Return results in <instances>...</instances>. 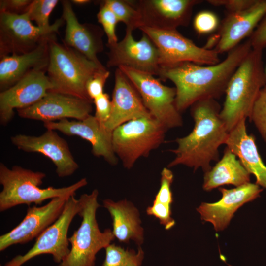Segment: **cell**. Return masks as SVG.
<instances>
[{
  "mask_svg": "<svg viewBox=\"0 0 266 266\" xmlns=\"http://www.w3.org/2000/svg\"><path fill=\"white\" fill-rule=\"evenodd\" d=\"M252 49L248 40L229 51L223 61L215 65L183 62L161 67L159 79L174 84L175 105L181 112L197 101L215 100L225 93L231 77Z\"/></svg>",
  "mask_w": 266,
  "mask_h": 266,
  "instance_id": "cell-1",
  "label": "cell"
},
{
  "mask_svg": "<svg viewBox=\"0 0 266 266\" xmlns=\"http://www.w3.org/2000/svg\"><path fill=\"white\" fill-rule=\"evenodd\" d=\"M195 125L187 136L176 139V149L170 151L175 158L167 165L170 168L182 165L194 170H209L212 161L219 160V147L225 144L229 132L220 116L221 107L214 99L200 100L191 106Z\"/></svg>",
  "mask_w": 266,
  "mask_h": 266,
  "instance_id": "cell-2",
  "label": "cell"
},
{
  "mask_svg": "<svg viewBox=\"0 0 266 266\" xmlns=\"http://www.w3.org/2000/svg\"><path fill=\"white\" fill-rule=\"evenodd\" d=\"M266 85L262 51L252 49L231 77L220 116L230 132L241 120L250 118L256 100Z\"/></svg>",
  "mask_w": 266,
  "mask_h": 266,
  "instance_id": "cell-3",
  "label": "cell"
},
{
  "mask_svg": "<svg viewBox=\"0 0 266 266\" xmlns=\"http://www.w3.org/2000/svg\"><path fill=\"white\" fill-rule=\"evenodd\" d=\"M46 174L15 166L8 168L0 163V183L2 190L0 193V211L3 212L16 206L32 203L40 205L44 201L57 197L70 198L88 182L83 178L67 187L41 188Z\"/></svg>",
  "mask_w": 266,
  "mask_h": 266,
  "instance_id": "cell-4",
  "label": "cell"
},
{
  "mask_svg": "<svg viewBox=\"0 0 266 266\" xmlns=\"http://www.w3.org/2000/svg\"><path fill=\"white\" fill-rule=\"evenodd\" d=\"M49 61L46 72L56 92L92 101L86 84L99 70L104 69L74 49L57 41L56 35L48 40Z\"/></svg>",
  "mask_w": 266,
  "mask_h": 266,
  "instance_id": "cell-5",
  "label": "cell"
},
{
  "mask_svg": "<svg viewBox=\"0 0 266 266\" xmlns=\"http://www.w3.org/2000/svg\"><path fill=\"white\" fill-rule=\"evenodd\" d=\"M98 195V190L94 189L80 197L82 207L78 215L82 221L68 238L71 245L68 254L58 266H94L98 252L115 239L110 229L101 232L99 228L96 219L97 210L100 206Z\"/></svg>",
  "mask_w": 266,
  "mask_h": 266,
  "instance_id": "cell-6",
  "label": "cell"
},
{
  "mask_svg": "<svg viewBox=\"0 0 266 266\" xmlns=\"http://www.w3.org/2000/svg\"><path fill=\"white\" fill-rule=\"evenodd\" d=\"M167 130L152 117L127 122L112 132L114 152L124 166L130 169L142 157H148L164 141Z\"/></svg>",
  "mask_w": 266,
  "mask_h": 266,
  "instance_id": "cell-7",
  "label": "cell"
},
{
  "mask_svg": "<svg viewBox=\"0 0 266 266\" xmlns=\"http://www.w3.org/2000/svg\"><path fill=\"white\" fill-rule=\"evenodd\" d=\"M62 17L46 28L33 25L27 14L0 13V57L22 54L36 48L58 33Z\"/></svg>",
  "mask_w": 266,
  "mask_h": 266,
  "instance_id": "cell-8",
  "label": "cell"
},
{
  "mask_svg": "<svg viewBox=\"0 0 266 266\" xmlns=\"http://www.w3.org/2000/svg\"><path fill=\"white\" fill-rule=\"evenodd\" d=\"M139 94L152 117L167 130L182 125L180 112L175 105L176 89L163 84L150 74L125 66L118 67Z\"/></svg>",
  "mask_w": 266,
  "mask_h": 266,
  "instance_id": "cell-9",
  "label": "cell"
},
{
  "mask_svg": "<svg viewBox=\"0 0 266 266\" xmlns=\"http://www.w3.org/2000/svg\"><path fill=\"white\" fill-rule=\"evenodd\" d=\"M81 207L80 199L74 196L70 197L60 217L36 238L33 246L25 254L17 255L3 266H21L31 259L45 254L51 255L54 262L60 264L70 251L68 231Z\"/></svg>",
  "mask_w": 266,
  "mask_h": 266,
  "instance_id": "cell-10",
  "label": "cell"
},
{
  "mask_svg": "<svg viewBox=\"0 0 266 266\" xmlns=\"http://www.w3.org/2000/svg\"><path fill=\"white\" fill-rule=\"evenodd\" d=\"M139 29L147 34L157 47L161 67L183 62L212 65L220 62L219 54L214 49L198 46L177 30H162L146 27Z\"/></svg>",
  "mask_w": 266,
  "mask_h": 266,
  "instance_id": "cell-11",
  "label": "cell"
},
{
  "mask_svg": "<svg viewBox=\"0 0 266 266\" xmlns=\"http://www.w3.org/2000/svg\"><path fill=\"white\" fill-rule=\"evenodd\" d=\"M133 31L126 28L122 40L113 46H107L109 50L107 66L117 68L125 66L158 76L161 66L157 47L144 33L140 40H135Z\"/></svg>",
  "mask_w": 266,
  "mask_h": 266,
  "instance_id": "cell-12",
  "label": "cell"
},
{
  "mask_svg": "<svg viewBox=\"0 0 266 266\" xmlns=\"http://www.w3.org/2000/svg\"><path fill=\"white\" fill-rule=\"evenodd\" d=\"M46 69H34L9 88L0 93V122L6 125L13 119L14 110L35 104L53 89Z\"/></svg>",
  "mask_w": 266,
  "mask_h": 266,
  "instance_id": "cell-13",
  "label": "cell"
},
{
  "mask_svg": "<svg viewBox=\"0 0 266 266\" xmlns=\"http://www.w3.org/2000/svg\"><path fill=\"white\" fill-rule=\"evenodd\" d=\"M93 102L72 96L49 91L35 104L16 111L21 118L44 123L68 118L81 120L91 115Z\"/></svg>",
  "mask_w": 266,
  "mask_h": 266,
  "instance_id": "cell-14",
  "label": "cell"
},
{
  "mask_svg": "<svg viewBox=\"0 0 266 266\" xmlns=\"http://www.w3.org/2000/svg\"><path fill=\"white\" fill-rule=\"evenodd\" d=\"M10 140L19 150L40 153L50 159L55 165L59 177L71 176L79 168L68 143L56 131L47 130L39 136L18 134L12 136Z\"/></svg>",
  "mask_w": 266,
  "mask_h": 266,
  "instance_id": "cell-15",
  "label": "cell"
},
{
  "mask_svg": "<svg viewBox=\"0 0 266 266\" xmlns=\"http://www.w3.org/2000/svg\"><path fill=\"white\" fill-rule=\"evenodd\" d=\"M69 198L57 197L44 205L29 207L22 221L10 231L0 235V251L36 238L60 217Z\"/></svg>",
  "mask_w": 266,
  "mask_h": 266,
  "instance_id": "cell-16",
  "label": "cell"
},
{
  "mask_svg": "<svg viewBox=\"0 0 266 266\" xmlns=\"http://www.w3.org/2000/svg\"><path fill=\"white\" fill-rule=\"evenodd\" d=\"M201 1L199 0H140L133 2L140 14L141 27L165 30H177L179 27L187 26L194 7Z\"/></svg>",
  "mask_w": 266,
  "mask_h": 266,
  "instance_id": "cell-17",
  "label": "cell"
},
{
  "mask_svg": "<svg viewBox=\"0 0 266 266\" xmlns=\"http://www.w3.org/2000/svg\"><path fill=\"white\" fill-rule=\"evenodd\" d=\"M43 124L47 130L58 131L64 134L77 136L88 141L91 144L92 153L95 156L102 157L113 166L117 164L118 158L112 146V132L107 130L95 116L90 115L81 120L65 119Z\"/></svg>",
  "mask_w": 266,
  "mask_h": 266,
  "instance_id": "cell-18",
  "label": "cell"
},
{
  "mask_svg": "<svg viewBox=\"0 0 266 266\" xmlns=\"http://www.w3.org/2000/svg\"><path fill=\"white\" fill-rule=\"evenodd\" d=\"M222 196L214 203H202L197 211L201 219L211 223L216 231L225 229L234 213L244 204L253 201L262 191L257 184L248 183L232 189L220 188Z\"/></svg>",
  "mask_w": 266,
  "mask_h": 266,
  "instance_id": "cell-19",
  "label": "cell"
},
{
  "mask_svg": "<svg viewBox=\"0 0 266 266\" xmlns=\"http://www.w3.org/2000/svg\"><path fill=\"white\" fill-rule=\"evenodd\" d=\"M62 17L66 24L64 43L81 53L98 66L104 67L98 58L103 50L104 31L100 27L89 23H80L71 2L62 1Z\"/></svg>",
  "mask_w": 266,
  "mask_h": 266,
  "instance_id": "cell-20",
  "label": "cell"
},
{
  "mask_svg": "<svg viewBox=\"0 0 266 266\" xmlns=\"http://www.w3.org/2000/svg\"><path fill=\"white\" fill-rule=\"evenodd\" d=\"M112 109L108 120L103 123L110 131L130 121L152 117L134 86L118 68L115 72Z\"/></svg>",
  "mask_w": 266,
  "mask_h": 266,
  "instance_id": "cell-21",
  "label": "cell"
},
{
  "mask_svg": "<svg viewBox=\"0 0 266 266\" xmlns=\"http://www.w3.org/2000/svg\"><path fill=\"white\" fill-rule=\"evenodd\" d=\"M266 13V0H256L248 8L229 13L222 21L214 50L218 54L229 52L250 36Z\"/></svg>",
  "mask_w": 266,
  "mask_h": 266,
  "instance_id": "cell-22",
  "label": "cell"
},
{
  "mask_svg": "<svg viewBox=\"0 0 266 266\" xmlns=\"http://www.w3.org/2000/svg\"><path fill=\"white\" fill-rule=\"evenodd\" d=\"M48 40L42 42L30 52L0 58L1 92L12 86L33 70L47 69L49 61Z\"/></svg>",
  "mask_w": 266,
  "mask_h": 266,
  "instance_id": "cell-23",
  "label": "cell"
},
{
  "mask_svg": "<svg viewBox=\"0 0 266 266\" xmlns=\"http://www.w3.org/2000/svg\"><path fill=\"white\" fill-rule=\"evenodd\" d=\"M246 119L241 120L229 133L225 144L238 157L259 186L266 189V166L258 152L255 136L248 134Z\"/></svg>",
  "mask_w": 266,
  "mask_h": 266,
  "instance_id": "cell-24",
  "label": "cell"
},
{
  "mask_svg": "<svg viewBox=\"0 0 266 266\" xmlns=\"http://www.w3.org/2000/svg\"><path fill=\"white\" fill-rule=\"evenodd\" d=\"M103 204L111 215L115 237L125 243L133 240L140 247L144 242V232L138 209L126 200L115 202L106 199Z\"/></svg>",
  "mask_w": 266,
  "mask_h": 266,
  "instance_id": "cell-25",
  "label": "cell"
},
{
  "mask_svg": "<svg viewBox=\"0 0 266 266\" xmlns=\"http://www.w3.org/2000/svg\"><path fill=\"white\" fill-rule=\"evenodd\" d=\"M250 175L236 156L226 147L222 158L205 172L203 188L209 191L225 185L238 187L250 183Z\"/></svg>",
  "mask_w": 266,
  "mask_h": 266,
  "instance_id": "cell-26",
  "label": "cell"
},
{
  "mask_svg": "<svg viewBox=\"0 0 266 266\" xmlns=\"http://www.w3.org/2000/svg\"><path fill=\"white\" fill-rule=\"evenodd\" d=\"M105 249V258L101 266H141L144 257L141 247L136 252L113 243Z\"/></svg>",
  "mask_w": 266,
  "mask_h": 266,
  "instance_id": "cell-27",
  "label": "cell"
},
{
  "mask_svg": "<svg viewBox=\"0 0 266 266\" xmlns=\"http://www.w3.org/2000/svg\"><path fill=\"white\" fill-rule=\"evenodd\" d=\"M102 3L114 13L119 22L125 24L127 29L133 31L141 27L140 14L134 5L133 1L105 0Z\"/></svg>",
  "mask_w": 266,
  "mask_h": 266,
  "instance_id": "cell-28",
  "label": "cell"
},
{
  "mask_svg": "<svg viewBox=\"0 0 266 266\" xmlns=\"http://www.w3.org/2000/svg\"><path fill=\"white\" fill-rule=\"evenodd\" d=\"M59 2L58 0H34L28 6L26 13L36 26L41 28L49 27V17Z\"/></svg>",
  "mask_w": 266,
  "mask_h": 266,
  "instance_id": "cell-29",
  "label": "cell"
},
{
  "mask_svg": "<svg viewBox=\"0 0 266 266\" xmlns=\"http://www.w3.org/2000/svg\"><path fill=\"white\" fill-rule=\"evenodd\" d=\"M98 22L102 25L103 30L107 38V46L116 44L118 41L116 33V27L119 22L114 13L102 2L97 15Z\"/></svg>",
  "mask_w": 266,
  "mask_h": 266,
  "instance_id": "cell-30",
  "label": "cell"
},
{
  "mask_svg": "<svg viewBox=\"0 0 266 266\" xmlns=\"http://www.w3.org/2000/svg\"><path fill=\"white\" fill-rule=\"evenodd\" d=\"M249 120L254 123L262 137L266 141V85L259 93Z\"/></svg>",
  "mask_w": 266,
  "mask_h": 266,
  "instance_id": "cell-31",
  "label": "cell"
},
{
  "mask_svg": "<svg viewBox=\"0 0 266 266\" xmlns=\"http://www.w3.org/2000/svg\"><path fill=\"white\" fill-rule=\"evenodd\" d=\"M173 174L168 167H164L161 173L160 186L155 195L154 202L171 206L173 201L171 186L173 181Z\"/></svg>",
  "mask_w": 266,
  "mask_h": 266,
  "instance_id": "cell-32",
  "label": "cell"
},
{
  "mask_svg": "<svg viewBox=\"0 0 266 266\" xmlns=\"http://www.w3.org/2000/svg\"><path fill=\"white\" fill-rule=\"evenodd\" d=\"M219 24L217 15L209 10L199 12L193 21L194 28L200 34H206L214 32L218 27Z\"/></svg>",
  "mask_w": 266,
  "mask_h": 266,
  "instance_id": "cell-33",
  "label": "cell"
},
{
  "mask_svg": "<svg viewBox=\"0 0 266 266\" xmlns=\"http://www.w3.org/2000/svg\"><path fill=\"white\" fill-rule=\"evenodd\" d=\"M110 72L106 68L100 69L96 72L88 80L86 84L87 94L93 101L102 95Z\"/></svg>",
  "mask_w": 266,
  "mask_h": 266,
  "instance_id": "cell-34",
  "label": "cell"
},
{
  "mask_svg": "<svg viewBox=\"0 0 266 266\" xmlns=\"http://www.w3.org/2000/svg\"><path fill=\"white\" fill-rule=\"evenodd\" d=\"M146 213L158 219L166 230H169L175 225V220L171 217V206L153 201L152 205L147 208Z\"/></svg>",
  "mask_w": 266,
  "mask_h": 266,
  "instance_id": "cell-35",
  "label": "cell"
},
{
  "mask_svg": "<svg viewBox=\"0 0 266 266\" xmlns=\"http://www.w3.org/2000/svg\"><path fill=\"white\" fill-rule=\"evenodd\" d=\"M95 106V116L102 123L106 122L110 117L112 104L109 96L103 93L93 100Z\"/></svg>",
  "mask_w": 266,
  "mask_h": 266,
  "instance_id": "cell-36",
  "label": "cell"
},
{
  "mask_svg": "<svg viewBox=\"0 0 266 266\" xmlns=\"http://www.w3.org/2000/svg\"><path fill=\"white\" fill-rule=\"evenodd\" d=\"M256 0H208L207 2L215 6H224L229 13H235L251 6Z\"/></svg>",
  "mask_w": 266,
  "mask_h": 266,
  "instance_id": "cell-37",
  "label": "cell"
},
{
  "mask_svg": "<svg viewBox=\"0 0 266 266\" xmlns=\"http://www.w3.org/2000/svg\"><path fill=\"white\" fill-rule=\"evenodd\" d=\"M248 40L252 49L263 51L266 47V13Z\"/></svg>",
  "mask_w": 266,
  "mask_h": 266,
  "instance_id": "cell-38",
  "label": "cell"
},
{
  "mask_svg": "<svg viewBox=\"0 0 266 266\" xmlns=\"http://www.w3.org/2000/svg\"><path fill=\"white\" fill-rule=\"evenodd\" d=\"M32 0H2L0 1V11L15 14H23Z\"/></svg>",
  "mask_w": 266,
  "mask_h": 266,
  "instance_id": "cell-39",
  "label": "cell"
},
{
  "mask_svg": "<svg viewBox=\"0 0 266 266\" xmlns=\"http://www.w3.org/2000/svg\"><path fill=\"white\" fill-rule=\"evenodd\" d=\"M72 2L76 4L83 5L90 2L88 0H73Z\"/></svg>",
  "mask_w": 266,
  "mask_h": 266,
  "instance_id": "cell-40",
  "label": "cell"
},
{
  "mask_svg": "<svg viewBox=\"0 0 266 266\" xmlns=\"http://www.w3.org/2000/svg\"><path fill=\"white\" fill-rule=\"evenodd\" d=\"M265 73H266V67L265 68Z\"/></svg>",
  "mask_w": 266,
  "mask_h": 266,
  "instance_id": "cell-41",
  "label": "cell"
},
{
  "mask_svg": "<svg viewBox=\"0 0 266 266\" xmlns=\"http://www.w3.org/2000/svg\"></svg>",
  "mask_w": 266,
  "mask_h": 266,
  "instance_id": "cell-42",
  "label": "cell"
}]
</instances>
